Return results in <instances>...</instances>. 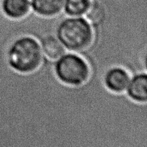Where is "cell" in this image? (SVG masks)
Returning a JSON list of instances; mask_svg holds the SVG:
<instances>
[{
  "mask_svg": "<svg viewBox=\"0 0 147 147\" xmlns=\"http://www.w3.org/2000/svg\"><path fill=\"white\" fill-rule=\"evenodd\" d=\"M43 53L38 40L31 36H22L9 49L7 61L10 67L19 73H28L41 64Z\"/></svg>",
  "mask_w": 147,
  "mask_h": 147,
  "instance_id": "obj_1",
  "label": "cell"
},
{
  "mask_svg": "<svg viewBox=\"0 0 147 147\" xmlns=\"http://www.w3.org/2000/svg\"><path fill=\"white\" fill-rule=\"evenodd\" d=\"M55 36L66 50L73 53L87 48L93 40V29L84 17H66L59 22Z\"/></svg>",
  "mask_w": 147,
  "mask_h": 147,
  "instance_id": "obj_2",
  "label": "cell"
},
{
  "mask_svg": "<svg viewBox=\"0 0 147 147\" xmlns=\"http://www.w3.org/2000/svg\"><path fill=\"white\" fill-rule=\"evenodd\" d=\"M54 70L57 78L68 86H80L90 76V67L86 60L73 52H66L55 60Z\"/></svg>",
  "mask_w": 147,
  "mask_h": 147,
  "instance_id": "obj_3",
  "label": "cell"
},
{
  "mask_svg": "<svg viewBox=\"0 0 147 147\" xmlns=\"http://www.w3.org/2000/svg\"><path fill=\"white\" fill-rule=\"evenodd\" d=\"M131 78V75L122 67H111L105 74L104 83L106 88L115 93H125Z\"/></svg>",
  "mask_w": 147,
  "mask_h": 147,
  "instance_id": "obj_4",
  "label": "cell"
},
{
  "mask_svg": "<svg viewBox=\"0 0 147 147\" xmlns=\"http://www.w3.org/2000/svg\"><path fill=\"white\" fill-rule=\"evenodd\" d=\"M125 93L131 100L139 103H147V73L131 76Z\"/></svg>",
  "mask_w": 147,
  "mask_h": 147,
  "instance_id": "obj_5",
  "label": "cell"
},
{
  "mask_svg": "<svg viewBox=\"0 0 147 147\" xmlns=\"http://www.w3.org/2000/svg\"><path fill=\"white\" fill-rule=\"evenodd\" d=\"M65 0H30V8L36 14L53 17L63 11Z\"/></svg>",
  "mask_w": 147,
  "mask_h": 147,
  "instance_id": "obj_6",
  "label": "cell"
},
{
  "mask_svg": "<svg viewBox=\"0 0 147 147\" xmlns=\"http://www.w3.org/2000/svg\"><path fill=\"white\" fill-rule=\"evenodd\" d=\"M1 6L5 16L14 20L22 18L31 10L30 0H1Z\"/></svg>",
  "mask_w": 147,
  "mask_h": 147,
  "instance_id": "obj_7",
  "label": "cell"
},
{
  "mask_svg": "<svg viewBox=\"0 0 147 147\" xmlns=\"http://www.w3.org/2000/svg\"><path fill=\"white\" fill-rule=\"evenodd\" d=\"M39 42L45 57L53 61L56 60L67 52L55 34H48L45 36L39 41Z\"/></svg>",
  "mask_w": 147,
  "mask_h": 147,
  "instance_id": "obj_8",
  "label": "cell"
},
{
  "mask_svg": "<svg viewBox=\"0 0 147 147\" xmlns=\"http://www.w3.org/2000/svg\"><path fill=\"white\" fill-rule=\"evenodd\" d=\"M91 0H65L63 11L68 17L84 16L90 8Z\"/></svg>",
  "mask_w": 147,
  "mask_h": 147,
  "instance_id": "obj_9",
  "label": "cell"
}]
</instances>
